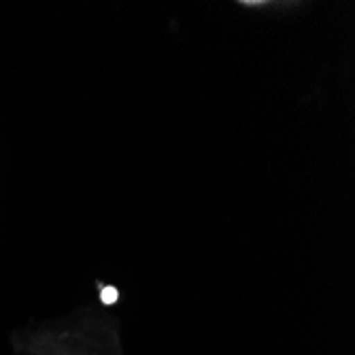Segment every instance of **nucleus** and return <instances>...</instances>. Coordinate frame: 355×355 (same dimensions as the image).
<instances>
[{"instance_id":"1","label":"nucleus","mask_w":355,"mask_h":355,"mask_svg":"<svg viewBox=\"0 0 355 355\" xmlns=\"http://www.w3.org/2000/svg\"><path fill=\"white\" fill-rule=\"evenodd\" d=\"M117 298H119V292L113 287V285H107V287H103V292H101V300L105 302V304H115L117 302Z\"/></svg>"}]
</instances>
